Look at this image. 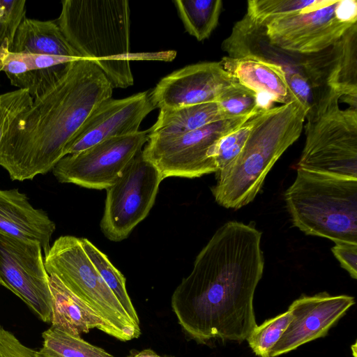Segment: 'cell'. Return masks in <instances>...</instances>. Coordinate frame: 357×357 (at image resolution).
I'll use <instances>...</instances> for the list:
<instances>
[{
	"mask_svg": "<svg viewBox=\"0 0 357 357\" xmlns=\"http://www.w3.org/2000/svg\"><path fill=\"white\" fill-rule=\"evenodd\" d=\"M78 59L30 53L13 52L8 43L0 47V62L11 85L28 91L33 99L40 96L57 82L70 63Z\"/></svg>",
	"mask_w": 357,
	"mask_h": 357,
	"instance_id": "obj_16",
	"label": "cell"
},
{
	"mask_svg": "<svg viewBox=\"0 0 357 357\" xmlns=\"http://www.w3.org/2000/svg\"><path fill=\"white\" fill-rule=\"evenodd\" d=\"M292 319L287 310L273 318L256 325L246 340L252 352L259 357H270L271 350L278 342Z\"/></svg>",
	"mask_w": 357,
	"mask_h": 357,
	"instance_id": "obj_28",
	"label": "cell"
},
{
	"mask_svg": "<svg viewBox=\"0 0 357 357\" xmlns=\"http://www.w3.org/2000/svg\"><path fill=\"white\" fill-rule=\"evenodd\" d=\"M357 23L356 0H315L266 25L271 43L291 53L308 55L327 49Z\"/></svg>",
	"mask_w": 357,
	"mask_h": 357,
	"instance_id": "obj_9",
	"label": "cell"
},
{
	"mask_svg": "<svg viewBox=\"0 0 357 357\" xmlns=\"http://www.w3.org/2000/svg\"><path fill=\"white\" fill-rule=\"evenodd\" d=\"M256 114L222 119L182 134L149 133V140L142 150V156L156 167L163 179L193 178L215 173L214 155L220 140Z\"/></svg>",
	"mask_w": 357,
	"mask_h": 357,
	"instance_id": "obj_8",
	"label": "cell"
},
{
	"mask_svg": "<svg viewBox=\"0 0 357 357\" xmlns=\"http://www.w3.org/2000/svg\"><path fill=\"white\" fill-rule=\"evenodd\" d=\"M261 235L252 222H226L176 287L172 309L183 331L197 342H241L256 326L253 300L264 268Z\"/></svg>",
	"mask_w": 357,
	"mask_h": 357,
	"instance_id": "obj_1",
	"label": "cell"
},
{
	"mask_svg": "<svg viewBox=\"0 0 357 357\" xmlns=\"http://www.w3.org/2000/svg\"><path fill=\"white\" fill-rule=\"evenodd\" d=\"M55 229L46 212L35 208L26 194L17 188L0 190V232L37 241L45 254Z\"/></svg>",
	"mask_w": 357,
	"mask_h": 357,
	"instance_id": "obj_18",
	"label": "cell"
},
{
	"mask_svg": "<svg viewBox=\"0 0 357 357\" xmlns=\"http://www.w3.org/2000/svg\"><path fill=\"white\" fill-rule=\"evenodd\" d=\"M40 357H113L98 347L62 331L50 327L42 333Z\"/></svg>",
	"mask_w": 357,
	"mask_h": 357,
	"instance_id": "obj_25",
	"label": "cell"
},
{
	"mask_svg": "<svg viewBox=\"0 0 357 357\" xmlns=\"http://www.w3.org/2000/svg\"><path fill=\"white\" fill-rule=\"evenodd\" d=\"M355 304L354 296L331 295L326 291L313 296L303 295L294 301L288 310L292 319L271 350L270 357H277L300 346L326 335Z\"/></svg>",
	"mask_w": 357,
	"mask_h": 357,
	"instance_id": "obj_14",
	"label": "cell"
},
{
	"mask_svg": "<svg viewBox=\"0 0 357 357\" xmlns=\"http://www.w3.org/2000/svg\"><path fill=\"white\" fill-rule=\"evenodd\" d=\"M56 20L63 35L83 59L93 61L113 88L133 84L131 60H171L175 52L130 53V17L126 0H64Z\"/></svg>",
	"mask_w": 357,
	"mask_h": 357,
	"instance_id": "obj_3",
	"label": "cell"
},
{
	"mask_svg": "<svg viewBox=\"0 0 357 357\" xmlns=\"http://www.w3.org/2000/svg\"><path fill=\"white\" fill-rule=\"evenodd\" d=\"M52 294L51 327L74 336L97 328L108 335L103 320L54 275H49Z\"/></svg>",
	"mask_w": 357,
	"mask_h": 357,
	"instance_id": "obj_20",
	"label": "cell"
},
{
	"mask_svg": "<svg viewBox=\"0 0 357 357\" xmlns=\"http://www.w3.org/2000/svg\"><path fill=\"white\" fill-rule=\"evenodd\" d=\"M315 0H250L247 12L255 21L266 25L273 20L293 14L310 5Z\"/></svg>",
	"mask_w": 357,
	"mask_h": 357,
	"instance_id": "obj_29",
	"label": "cell"
},
{
	"mask_svg": "<svg viewBox=\"0 0 357 357\" xmlns=\"http://www.w3.org/2000/svg\"><path fill=\"white\" fill-rule=\"evenodd\" d=\"M220 61L236 81L258 95L265 94L282 105L297 100L289 88L286 72L278 65L255 59L227 56H224Z\"/></svg>",
	"mask_w": 357,
	"mask_h": 357,
	"instance_id": "obj_19",
	"label": "cell"
},
{
	"mask_svg": "<svg viewBox=\"0 0 357 357\" xmlns=\"http://www.w3.org/2000/svg\"><path fill=\"white\" fill-rule=\"evenodd\" d=\"M163 180L156 167L146 160L142 151L132 159L116 182L106 189L100 228L107 238H126L152 208Z\"/></svg>",
	"mask_w": 357,
	"mask_h": 357,
	"instance_id": "obj_10",
	"label": "cell"
},
{
	"mask_svg": "<svg viewBox=\"0 0 357 357\" xmlns=\"http://www.w3.org/2000/svg\"><path fill=\"white\" fill-rule=\"evenodd\" d=\"M236 82L220 61L202 62L162 78L149 96L153 106L160 109L217 102L220 93Z\"/></svg>",
	"mask_w": 357,
	"mask_h": 357,
	"instance_id": "obj_13",
	"label": "cell"
},
{
	"mask_svg": "<svg viewBox=\"0 0 357 357\" xmlns=\"http://www.w3.org/2000/svg\"><path fill=\"white\" fill-rule=\"evenodd\" d=\"M126 357H162L150 349H144L139 352L131 354Z\"/></svg>",
	"mask_w": 357,
	"mask_h": 357,
	"instance_id": "obj_36",
	"label": "cell"
},
{
	"mask_svg": "<svg viewBox=\"0 0 357 357\" xmlns=\"http://www.w3.org/2000/svg\"><path fill=\"white\" fill-rule=\"evenodd\" d=\"M0 285L19 297L43 321L52 320V294L37 241L0 232Z\"/></svg>",
	"mask_w": 357,
	"mask_h": 357,
	"instance_id": "obj_12",
	"label": "cell"
},
{
	"mask_svg": "<svg viewBox=\"0 0 357 357\" xmlns=\"http://www.w3.org/2000/svg\"><path fill=\"white\" fill-rule=\"evenodd\" d=\"M26 1L0 0V47L5 42L11 45L20 23L26 17Z\"/></svg>",
	"mask_w": 357,
	"mask_h": 357,
	"instance_id": "obj_32",
	"label": "cell"
},
{
	"mask_svg": "<svg viewBox=\"0 0 357 357\" xmlns=\"http://www.w3.org/2000/svg\"><path fill=\"white\" fill-rule=\"evenodd\" d=\"M149 140V130L113 137L62 158L52 169L57 181L82 188L107 189Z\"/></svg>",
	"mask_w": 357,
	"mask_h": 357,
	"instance_id": "obj_11",
	"label": "cell"
},
{
	"mask_svg": "<svg viewBox=\"0 0 357 357\" xmlns=\"http://www.w3.org/2000/svg\"><path fill=\"white\" fill-rule=\"evenodd\" d=\"M284 200L293 225L305 234L357 244V179L297 168Z\"/></svg>",
	"mask_w": 357,
	"mask_h": 357,
	"instance_id": "obj_5",
	"label": "cell"
},
{
	"mask_svg": "<svg viewBox=\"0 0 357 357\" xmlns=\"http://www.w3.org/2000/svg\"><path fill=\"white\" fill-rule=\"evenodd\" d=\"M217 102L225 119L249 116L263 109L260 105L259 95L238 82L227 87Z\"/></svg>",
	"mask_w": 357,
	"mask_h": 357,
	"instance_id": "obj_27",
	"label": "cell"
},
{
	"mask_svg": "<svg viewBox=\"0 0 357 357\" xmlns=\"http://www.w3.org/2000/svg\"><path fill=\"white\" fill-rule=\"evenodd\" d=\"M81 244L101 278L121 305L132 321L139 326V319L136 310L128 294L126 278L109 261L108 257L90 241L80 238Z\"/></svg>",
	"mask_w": 357,
	"mask_h": 357,
	"instance_id": "obj_26",
	"label": "cell"
},
{
	"mask_svg": "<svg viewBox=\"0 0 357 357\" xmlns=\"http://www.w3.org/2000/svg\"><path fill=\"white\" fill-rule=\"evenodd\" d=\"M185 31L198 41L210 37L217 27L222 9L221 0L174 1Z\"/></svg>",
	"mask_w": 357,
	"mask_h": 357,
	"instance_id": "obj_24",
	"label": "cell"
},
{
	"mask_svg": "<svg viewBox=\"0 0 357 357\" xmlns=\"http://www.w3.org/2000/svg\"><path fill=\"white\" fill-rule=\"evenodd\" d=\"M313 89L297 168L357 179V107L342 109V96L331 87Z\"/></svg>",
	"mask_w": 357,
	"mask_h": 357,
	"instance_id": "obj_6",
	"label": "cell"
},
{
	"mask_svg": "<svg viewBox=\"0 0 357 357\" xmlns=\"http://www.w3.org/2000/svg\"><path fill=\"white\" fill-rule=\"evenodd\" d=\"M255 115L220 140L214 155L217 172L228 166L240 153L248 137Z\"/></svg>",
	"mask_w": 357,
	"mask_h": 357,
	"instance_id": "obj_30",
	"label": "cell"
},
{
	"mask_svg": "<svg viewBox=\"0 0 357 357\" xmlns=\"http://www.w3.org/2000/svg\"><path fill=\"white\" fill-rule=\"evenodd\" d=\"M155 107L148 91L100 103L66 150V155L84 151L107 139L139 131L144 119Z\"/></svg>",
	"mask_w": 357,
	"mask_h": 357,
	"instance_id": "obj_15",
	"label": "cell"
},
{
	"mask_svg": "<svg viewBox=\"0 0 357 357\" xmlns=\"http://www.w3.org/2000/svg\"><path fill=\"white\" fill-rule=\"evenodd\" d=\"M0 357H40L38 351L24 345L13 333L0 325Z\"/></svg>",
	"mask_w": 357,
	"mask_h": 357,
	"instance_id": "obj_33",
	"label": "cell"
},
{
	"mask_svg": "<svg viewBox=\"0 0 357 357\" xmlns=\"http://www.w3.org/2000/svg\"><path fill=\"white\" fill-rule=\"evenodd\" d=\"M113 89L93 61L71 62L6 132L0 143V166L18 181L52 171L92 112L112 98Z\"/></svg>",
	"mask_w": 357,
	"mask_h": 357,
	"instance_id": "obj_2",
	"label": "cell"
},
{
	"mask_svg": "<svg viewBox=\"0 0 357 357\" xmlns=\"http://www.w3.org/2000/svg\"><path fill=\"white\" fill-rule=\"evenodd\" d=\"M225 119L218 102L161 109L155 123L149 133L177 135L201 128Z\"/></svg>",
	"mask_w": 357,
	"mask_h": 357,
	"instance_id": "obj_22",
	"label": "cell"
},
{
	"mask_svg": "<svg viewBox=\"0 0 357 357\" xmlns=\"http://www.w3.org/2000/svg\"><path fill=\"white\" fill-rule=\"evenodd\" d=\"M9 50L81 59L68 43L55 20L43 21L26 17L18 26Z\"/></svg>",
	"mask_w": 357,
	"mask_h": 357,
	"instance_id": "obj_21",
	"label": "cell"
},
{
	"mask_svg": "<svg viewBox=\"0 0 357 357\" xmlns=\"http://www.w3.org/2000/svg\"><path fill=\"white\" fill-rule=\"evenodd\" d=\"M331 88L340 93L350 107H357V23L335 43Z\"/></svg>",
	"mask_w": 357,
	"mask_h": 357,
	"instance_id": "obj_23",
	"label": "cell"
},
{
	"mask_svg": "<svg viewBox=\"0 0 357 357\" xmlns=\"http://www.w3.org/2000/svg\"><path fill=\"white\" fill-rule=\"evenodd\" d=\"M307 109L298 100L261 109L238 156L215 172L211 192L220 206L238 209L252 202L276 161L300 137Z\"/></svg>",
	"mask_w": 357,
	"mask_h": 357,
	"instance_id": "obj_4",
	"label": "cell"
},
{
	"mask_svg": "<svg viewBox=\"0 0 357 357\" xmlns=\"http://www.w3.org/2000/svg\"><path fill=\"white\" fill-rule=\"evenodd\" d=\"M221 48L231 59L259 60L282 67L287 76L303 73V55L286 52L273 45L267 35L266 27L249 15L238 20L230 35L222 43Z\"/></svg>",
	"mask_w": 357,
	"mask_h": 357,
	"instance_id": "obj_17",
	"label": "cell"
},
{
	"mask_svg": "<svg viewBox=\"0 0 357 357\" xmlns=\"http://www.w3.org/2000/svg\"><path fill=\"white\" fill-rule=\"evenodd\" d=\"M287 84L293 96L307 109L313 102L314 89L304 73L296 72L287 76Z\"/></svg>",
	"mask_w": 357,
	"mask_h": 357,
	"instance_id": "obj_34",
	"label": "cell"
},
{
	"mask_svg": "<svg viewBox=\"0 0 357 357\" xmlns=\"http://www.w3.org/2000/svg\"><path fill=\"white\" fill-rule=\"evenodd\" d=\"M33 100L24 89L0 94V143L15 119L31 107Z\"/></svg>",
	"mask_w": 357,
	"mask_h": 357,
	"instance_id": "obj_31",
	"label": "cell"
},
{
	"mask_svg": "<svg viewBox=\"0 0 357 357\" xmlns=\"http://www.w3.org/2000/svg\"><path fill=\"white\" fill-rule=\"evenodd\" d=\"M331 251L350 276L357 278V244L337 243L332 247Z\"/></svg>",
	"mask_w": 357,
	"mask_h": 357,
	"instance_id": "obj_35",
	"label": "cell"
},
{
	"mask_svg": "<svg viewBox=\"0 0 357 357\" xmlns=\"http://www.w3.org/2000/svg\"><path fill=\"white\" fill-rule=\"evenodd\" d=\"M44 264L48 275L56 276L100 316L109 335L121 341L140 335V326L132 321L107 286L86 254L80 238L59 237L45 254Z\"/></svg>",
	"mask_w": 357,
	"mask_h": 357,
	"instance_id": "obj_7",
	"label": "cell"
}]
</instances>
